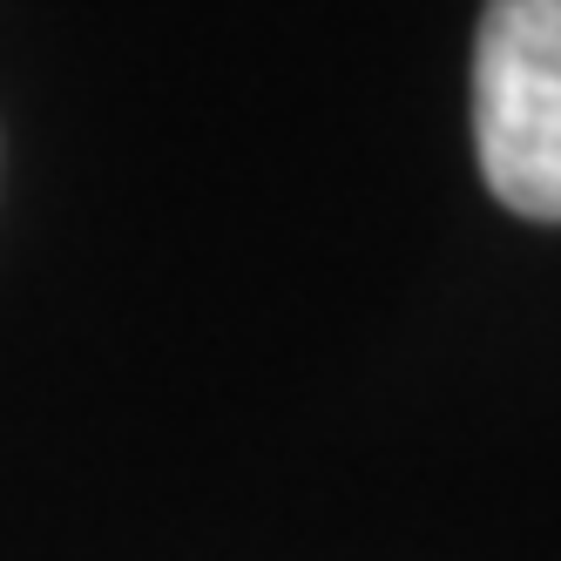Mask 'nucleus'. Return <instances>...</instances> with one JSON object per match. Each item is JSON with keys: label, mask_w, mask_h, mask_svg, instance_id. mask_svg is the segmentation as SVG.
<instances>
[{"label": "nucleus", "mask_w": 561, "mask_h": 561, "mask_svg": "<svg viewBox=\"0 0 561 561\" xmlns=\"http://www.w3.org/2000/svg\"><path fill=\"white\" fill-rule=\"evenodd\" d=\"M480 176L514 217L561 224V0H488L473 42Z\"/></svg>", "instance_id": "obj_1"}]
</instances>
